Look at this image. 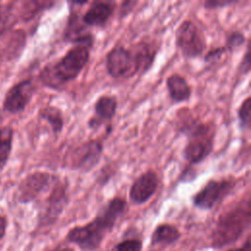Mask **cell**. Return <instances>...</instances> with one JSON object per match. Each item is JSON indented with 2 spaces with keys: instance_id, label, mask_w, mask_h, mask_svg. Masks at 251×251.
I'll list each match as a JSON object with an SVG mask.
<instances>
[{
  "instance_id": "cell-1",
  "label": "cell",
  "mask_w": 251,
  "mask_h": 251,
  "mask_svg": "<svg viewBox=\"0 0 251 251\" xmlns=\"http://www.w3.org/2000/svg\"><path fill=\"white\" fill-rule=\"evenodd\" d=\"M127 210V202L121 196L111 198L87 224L69 229L66 240L81 251H96L103 240Z\"/></svg>"
},
{
  "instance_id": "cell-2",
  "label": "cell",
  "mask_w": 251,
  "mask_h": 251,
  "mask_svg": "<svg viewBox=\"0 0 251 251\" xmlns=\"http://www.w3.org/2000/svg\"><path fill=\"white\" fill-rule=\"evenodd\" d=\"M176 128L187 137L181 152L182 158L189 166L199 165L214 150L216 128L211 123H203L188 111H179Z\"/></svg>"
},
{
  "instance_id": "cell-3",
  "label": "cell",
  "mask_w": 251,
  "mask_h": 251,
  "mask_svg": "<svg viewBox=\"0 0 251 251\" xmlns=\"http://www.w3.org/2000/svg\"><path fill=\"white\" fill-rule=\"evenodd\" d=\"M91 49L82 45H74L63 57L46 64L38 74V80L47 88L58 90L75 80L90 60Z\"/></svg>"
},
{
  "instance_id": "cell-4",
  "label": "cell",
  "mask_w": 251,
  "mask_h": 251,
  "mask_svg": "<svg viewBox=\"0 0 251 251\" xmlns=\"http://www.w3.org/2000/svg\"><path fill=\"white\" fill-rule=\"evenodd\" d=\"M250 223V200L247 198L219 216L211 233V246L219 249L236 242L249 228Z\"/></svg>"
},
{
  "instance_id": "cell-5",
  "label": "cell",
  "mask_w": 251,
  "mask_h": 251,
  "mask_svg": "<svg viewBox=\"0 0 251 251\" xmlns=\"http://www.w3.org/2000/svg\"><path fill=\"white\" fill-rule=\"evenodd\" d=\"M104 144L99 139H89L74 147L65 157L64 167L81 174L91 172L101 161Z\"/></svg>"
},
{
  "instance_id": "cell-6",
  "label": "cell",
  "mask_w": 251,
  "mask_h": 251,
  "mask_svg": "<svg viewBox=\"0 0 251 251\" xmlns=\"http://www.w3.org/2000/svg\"><path fill=\"white\" fill-rule=\"evenodd\" d=\"M175 43L180 54L187 59L201 57L207 48L204 33L191 20H184L178 25L175 33Z\"/></svg>"
},
{
  "instance_id": "cell-7",
  "label": "cell",
  "mask_w": 251,
  "mask_h": 251,
  "mask_svg": "<svg viewBox=\"0 0 251 251\" xmlns=\"http://www.w3.org/2000/svg\"><path fill=\"white\" fill-rule=\"evenodd\" d=\"M60 177L46 171H34L25 175L19 182L17 200L20 204H29L48 191Z\"/></svg>"
},
{
  "instance_id": "cell-8",
  "label": "cell",
  "mask_w": 251,
  "mask_h": 251,
  "mask_svg": "<svg viewBox=\"0 0 251 251\" xmlns=\"http://www.w3.org/2000/svg\"><path fill=\"white\" fill-rule=\"evenodd\" d=\"M236 180L229 178H211L195 194L192 205L203 211H210L220 204L235 187Z\"/></svg>"
},
{
  "instance_id": "cell-9",
  "label": "cell",
  "mask_w": 251,
  "mask_h": 251,
  "mask_svg": "<svg viewBox=\"0 0 251 251\" xmlns=\"http://www.w3.org/2000/svg\"><path fill=\"white\" fill-rule=\"evenodd\" d=\"M68 181L59 179L51 188L50 193L38 213V227L54 225L70 202Z\"/></svg>"
},
{
  "instance_id": "cell-10",
  "label": "cell",
  "mask_w": 251,
  "mask_h": 251,
  "mask_svg": "<svg viewBox=\"0 0 251 251\" xmlns=\"http://www.w3.org/2000/svg\"><path fill=\"white\" fill-rule=\"evenodd\" d=\"M35 89V85L31 78H24L15 82L4 94L2 110L5 113L12 115L24 112L31 102Z\"/></svg>"
},
{
  "instance_id": "cell-11",
  "label": "cell",
  "mask_w": 251,
  "mask_h": 251,
  "mask_svg": "<svg viewBox=\"0 0 251 251\" xmlns=\"http://www.w3.org/2000/svg\"><path fill=\"white\" fill-rule=\"evenodd\" d=\"M107 74L113 78L131 77L134 75V61L130 49L122 45L114 46L106 55Z\"/></svg>"
},
{
  "instance_id": "cell-12",
  "label": "cell",
  "mask_w": 251,
  "mask_h": 251,
  "mask_svg": "<svg viewBox=\"0 0 251 251\" xmlns=\"http://www.w3.org/2000/svg\"><path fill=\"white\" fill-rule=\"evenodd\" d=\"M160 184L158 174L154 170H147L139 175L131 183L128 197L134 205H142L149 201L156 193Z\"/></svg>"
},
{
  "instance_id": "cell-13",
  "label": "cell",
  "mask_w": 251,
  "mask_h": 251,
  "mask_svg": "<svg viewBox=\"0 0 251 251\" xmlns=\"http://www.w3.org/2000/svg\"><path fill=\"white\" fill-rule=\"evenodd\" d=\"M71 8L72 9H70L68 21L63 32L64 40L66 42L73 43L74 45H82L92 49L95 41L93 34L84 30L86 26L82 24L81 19H79V14L75 11L72 5Z\"/></svg>"
},
{
  "instance_id": "cell-14",
  "label": "cell",
  "mask_w": 251,
  "mask_h": 251,
  "mask_svg": "<svg viewBox=\"0 0 251 251\" xmlns=\"http://www.w3.org/2000/svg\"><path fill=\"white\" fill-rule=\"evenodd\" d=\"M118 101L115 96L101 95L99 96L93 107L94 115L87 122V126L92 130H97L104 124L112 122L117 114Z\"/></svg>"
},
{
  "instance_id": "cell-15",
  "label": "cell",
  "mask_w": 251,
  "mask_h": 251,
  "mask_svg": "<svg viewBox=\"0 0 251 251\" xmlns=\"http://www.w3.org/2000/svg\"><path fill=\"white\" fill-rule=\"evenodd\" d=\"M116 6L113 1H94L82 15L81 22L86 27H102L113 17Z\"/></svg>"
},
{
  "instance_id": "cell-16",
  "label": "cell",
  "mask_w": 251,
  "mask_h": 251,
  "mask_svg": "<svg viewBox=\"0 0 251 251\" xmlns=\"http://www.w3.org/2000/svg\"><path fill=\"white\" fill-rule=\"evenodd\" d=\"M129 49L134 61V75L147 73L155 61L158 52L157 47L145 40H140Z\"/></svg>"
},
{
  "instance_id": "cell-17",
  "label": "cell",
  "mask_w": 251,
  "mask_h": 251,
  "mask_svg": "<svg viewBox=\"0 0 251 251\" xmlns=\"http://www.w3.org/2000/svg\"><path fill=\"white\" fill-rule=\"evenodd\" d=\"M166 88L173 104H180L190 100L192 88L186 78L179 74H172L166 78Z\"/></svg>"
},
{
  "instance_id": "cell-18",
  "label": "cell",
  "mask_w": 251,
  "mask_h": 251,
  "mask_svg": "<svg viewBox=\"0 0 251 251\" xmlns=\"http://www.w3.org/2000/svg\"><path fill=\"white\" fill-rule=\"evenodd\" d=\"M181 236L178 228L171 224H160L152 231L151 246H169L176 242Z\"/></svg>"
},
{
  "instance_id": "cell-19",
  "label": "cell",
  "mask_w": 251,
  "mask_h": 251,
  "mask_svg": "<svg viewBox=\"0 0 251 251\" xmlns=\"http://www.w3.org/2000/svg\"><path fill=\"white\" fill-rule=\"evenodd\" d=\"M38 119L44 121L49 126L52 133L58 136L64 129L65 119L62 110L56 106L47 105L39 109Z\"/></svg>"
},
{
  "instance_id": "cell-20",
  "label": "cell",
  "mask_w": 251,
  "mask_h": 251,
  "mask_svg": "<svg viewBox=\"0 0 251 251\" xmlns=\"http://www.w3.org/2000/svg\"><path fill=\"white\" fill-rule=\"evenodd\" d=\"M15 129L11 125L0 126V172H2L10 161L14 145Z\"/></svg>"
},
{
  "instance_id": "cell-21",
  "label": "cell",
  "mask_w": 251,
  "mask_h": 251,
  "mask_svg": "<svg viewBox=\"0 0 251 251\" xmlns=\"http://www.w3.org/2000/svg\"><path fill=\"white\" fill-rule=\"evenodd\" d=\"M55 2H46V1H26L23 2V12L21 14V19L25 22H28L34 17L47 10L51 9L53 6H55Z\"/></svg>"
},
{
  "instance_id": "cell-22",
  "label": "cell",
  "mask_w": 251,
  "mask_h": 251,
  "mask_svg": "<svg viewBox=\"0 0 251 251\" xmlns=\"http://www.w3.org/2000/svg\"><path fill=\"white\" fill-rule=\"evenodd\" d=\"M250 112H251V97L247 96L237 108V121L240 130H247L250 126Z\"/></svg>"
},
{
  "instance_id": "cell-23",
  "label": "cell",
  "mask_w": 251,
  "mask_h": 251,
  "mask_svg": "<svg viewBox=\"0 0 251 251\" xmlns=\"http://www.w3.org/2000/svg\"><path fill=\"white\" fill-rule=\"evenodd\" d=\"M246 42L245 35L239 30H232L226 34V42L224 44L227 53H233L240 49Z\"/></svg>"
},
{
  "instance_id": "cell-24",
  "label": "cell",
  "mask_w": 251,
  "mask_h": 251,
  "mask_svg": "<svg viewBox=\"0 0 251 251\" xmlns=\"http://www.w3.org/2000/svg\"><path fill=\"white\" fill-rule=\"evenodd\" d=\"M114 251H142V241L138 238H126L117 243Z\"/></svg>"
},
{
  "instance_id": "cell-25",
  "label": "cell",
  "mask_w": 251,
  "mask_h": 251,
  "mask_svg": "<svg viewBox=\"0 0 251 251\" xmlns=\"http://www.w3.org/2000/svg\"><path fill=\"white\" fill-rule=\"evenodd\" d=\"M226 49L225 48V46H218V47H214L212 49H210L204 56V62L206 64H216L217 62H219L221 60V58L226 54Z\"/></svg>"
},
{
  "instance_id": "cell-26",
  "label": "cell",
  "mask_w": 251,
  "mask_h": 251,
  "mask_svg": "<svg viewBox=\"0 0 251 251\" xmlns=\"http://www.w3.org/2000/svg\"><path fill=\"white\" fill-rule=\"evenodd\" d=\"M250 40L247 39V43H246V48H245V52L243 57L241 58L239 64H238V68L237 71L240 75H246L249 74L250 72V66H251V61H250Z\"/></svg>"
},
{
  "instance_id": "cell-27",
  "label": "cell",
  "mask_w": 251,
  "mask_h": 251,
  "mask_svg": "<svg viewBox=\"0 0 251 251\" xmlns=\"http://www.w3.org/2000/svg\"><path fill=\"white\" fill-rule=\"evenodd\" d=\"M238 1L233 0H206L203 2V7L205 10H217L223 9L231 5L237 4Z\"/></svg>"
},
{
  "instance_id": "cell-28",
  "label": "cell",
  "mask_w": 251,
  "mask_h": 251,
  "mask_svg": "<svg viewBox=\"0 0 251 251\" xmlns=\"http://www.w3.org/2000/svg\"><path fill=\"white\" fill-rule=\"evenodd\" d=\"M138 4V1H131V0H126V1H123L121 3L120 9H119V17L120 19H123L125 17H126L127 15H129L133 9L135 8V6Z\"/></svg>"
},
{
  "instance_id": "cell-29",
  "label": "cell",
  "mask_w": 251,
  "mask_h": 251,
  "mask_svg": "<svg viewBox=\"0 0 251 251\" xmlns=\"http://www.w3.org/2000/svg\"><path fill=\"white\" fill-rule=\"evenodd\" d=\"M196 176V171L192 168V166H188L180 173L177 180L179 182H190L193 181V179H195Z\"/></svg>"
},
{
  "instance_id": "cell-30",
  "label": "cell",
  "mask_w": 251,
  "mask_h": 251,
  "mask_svg": "<svg viewBox=\"0 0 251 251\" xmlns=\"http://www.w3.org/2000/svg\"><path fill=\"white\" fill-rule=\"evenodd\" d=\"M8 228V218L5 215H0V241L6 235Z\"/></svg>"
},
{
  "instance_id": "cell-31",
  "label": "cell",
  "mask_w": 251,
  "mask_h": 251,
  "mask_svg": "<svg viewBox=\"0 0 251 251\" xmlns=\"http://www.w3.org/2000/svg\"><path fill=\"white\" fill-rule=\"evenodd\" d=\"M251 249V245H250V239L247 238L246 241L244 242V244L238 248H231V249H228L226 251H250Z\"/></svg>"
},
{
  "instance_id": "cell-32",
  "label": "cell",
  "mask_w": 251,
  "mask_h": 251,
  "mask_svg": "<svg viewBox=\"0 0 251 251\" xmlns=\"http://www.w3.org/2000/svg\"><path fill=\"white\" fill-rule=\"evenodd\" d=\"M48 251H75V249L70 246H58V247H55Z\"/></svg>"
},
{
  "instance_id": "cell-33",
  "label": "cell",
  "mask_w": 251,
  "mask_h": 251,
  "mask_svg": "<svg viewBox=\"0 0 251 251\" xmlns=\"http://www.w3.org/2000/svg\"><path fill=\"white\" fill-rule=\"evenodd\" d=\"M2 61H3V55H2L1 52H0V64L2 63Z\"/></svg>"
}]
</instances>
